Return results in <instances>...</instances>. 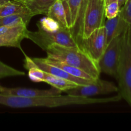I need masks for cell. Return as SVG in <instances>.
I'll list each match as a JSON object with an SVG mask.
<instances>
[{"mask_svg":"<svg viewBox=\"0 0 131 131\" xmlns=\"http://www.w3.org/2000/svg\"><path fill=\"white\" fill-rule=\"evenodd\" d=\"M121 99L119 95L105 98H88L67 95L43 96V97H19L0 93V105L12 108L45 107H57L73 105H89L118 102Z\"/></svg>","mask_w":131,"mask_h":131,"instance_id":"obj_1","label":"cell"},{"mask_svg":"<svg viewBox=\"0 0 131 131\" xmlns=\"http://www.w3.org/2000/svg\"><path fill=\"white\" fill-rule=\"evenodd\" d=\"M45 51L48 58L79 68L95 79L100 78L101 72L98 63L79 46L53 44L49 46Z\"/></svg>","mask_w":131,"mask_h":131,"instance_id":"obj_2","label":"cell"},{"mask_svg":"<svg viewBox=\"0 0 131 131\" xmlns=\"http://www.w3.org/2000/svg\"><path fill=\"white\" fill-rule=\"evenodd\" d=\"M121 51L118 66L119 95L131 106V26L127 25L123 32Z\"/></svg>","mask_w":131,"mask_h":131,"instance_id":"obj_3","label":"cell"},{"mask_svg":"<svg viewBox=\"0 0 131 131\" xmlns=\"http://www.w3.org/2000/svg\"><path fill=\"white\" fill-rule=\"evenodd\" d=\"M27 39L30 40L44 51L53 44L79 46L71 29L66 27H62L55 31H47L39 28L35 31H29Z\"/></svg>","mask_w":131,"mask_h":131,"instance_id":"obj_4","label":"cell"},{"mask_svg":"<svg viewBox=\"0 0 131 131\" xmlns=\"http://www.w3.org/2000/svg\"><path fill=\"white\" fill-rule=\"evenodd\" d=\"M105 7L104 0H89L82 20L80 41L87 38L96 29L104 26Z\"/></svg>","mask_w":131,"mask_h":131,"instance_id":"obj_5","label":"cell"},{"mask_svg":"<svg viewBox=\"0 0 131 131\" xmlns=\"http://www.w3.org/2000/svg\"><path fill=\"white\" fill-rule=\"evenodd\" d=\"M123 33L112 40L106 46L101 58L98 62L101 72L117 79L120 58Z\"/></svg>","mask_w":131,"mask_h":131,"instance_id":"obj_6","label":"cell"},{"mask_svg":"<svg viewBox=\"0 0 131 131\" xmlns=\"http://www.w3.org/2000/svg\"><path fill=\"white\" fill-rule=\"evenodd\" d=\"M118 92V87L113 83L98 78L95 81L87 84L77 85L66 91L67 95L77 97L91 98L95 95H105Z\"/></svg>","mask_w":131,"mask_h":131,"instance_id":"obj_7","label":"cell"},{"mask_svg":"<svg viewBox=\"0 0 131 131\" xmlns=\"http://www.w3.org/2000/svg\"><path fill=\"white\" fill-rule=\"evenodd\" d=\"M78 46L98 63L106 47V34L104 26L94 31L87 38L81 40Z\"/></svg>","mask_w":131,"mask_h":131,"instance_id":"obj_8","label":"cell"},{"mask_svg":"<svg viewBox=\"0 0 131 131\" xmlns=\"http://www.w3.org/2000/svg\"><path fill=\"white\" fill-rule=\"evenodd\" d=\"M23 53L24 55V60H26L30 64L37 67V68L42 70L44 72L48 73V74L59 77V78H63V79H68V80L74 82V83H77L79 85L87 84L95 81L87 80V79L78 78L73 76L64 70H63L62 69L48 62L45 58H30L27 56L26 54H24V52H23Z\"/></svg>","mask_w":131,"mask_h":131,"instance_id":"obj_9","label":"cell"},{"mask_svg":"<svg viewBox=\"0 0 131 131\" xmlns=\"http://www.w3.org/2000/svg\"><path fill=\"white\" fill-rule=\"evenodd\" d=\"M29 30L27 26L19 25L12 27L10 30L0 35V47H11L18 48L23 52L21 43L23 39L26 38Z\"/></svg>","mask_w":131,"mask_h":131,"instance_id":"obj_10","label":"cell"},{"mask_svg":"<svg viewBox=\"0 0 131 131\" xmlns=\"http://www.w3.org/2000/svg\"><path fill=\"white\" fill-rule=\"evenodd\" d=\"M62 91L56 88L52 87L49 90H39L28 88H6L3 94L11 95L19 97H43V96H54L61 95Z\"/></svg>","mask_w":131,"mask_h":131,"instance_id":"obj_11","label":"cell"},{"mask_svg":"<svg viewBox=\"0 0 131 131\" xmlns=\"http://www.w3.org/2000/svg\"><path fill=\"white\" fill-rule=\"evenodd\" d=\"M127 25L128 24L123 19L120 13L115 17L107 19L104 23L106 34V46L112 40L121 35Z\"/></svg>","mask_w":131,"mask_h":131,"instance_id":"obj_12","label":"cell"},{"mask_svg":"<svg viewBox=\"0 0 131 131\" xmlns=\"http://www.w3.org/2000/svg\"><path fill=\"white\" fill-rule=\"evenodd\" d=\"M56 0H23L20 1L33 16L47 15L49 9Z\"/></svg>","mask_w":131,"mask_h":131,"instance_id":"obj_13","label":"cell"},{"mask_svg":"<svg viewBox=\"0 0 131 131\" xmlns=\"http://www.w3.org/2000/svg\"><path fill=\"white\" fill-rule=\"evenodd\" d=\"M68 28L71 29L75 25L79 15L81 0H62Z\"/></svg>","mask_w":131,"mask_h":131,"instance_id":"obj_14","label":"cell"},{"mask_svg":"<svg viewBox=\"0 0 131 131\" xmlns=\"http://www.w3.org/2000/svg\"><path fill=\"white\" fill-rule=\"evenodd\" d=\"M46 61L52 64V65L57 66V67L60 68V69H62L67 73H68L70 75H73V76L76 77L78 78H82V79H87V80L91 81H95L96 79H94L92 76L83 71L82 69L77 68L76 67L72 66V65H68V64L66 63L63 62V61H59V60H55V59L50 58H45Z\"/></svg>","mask_w":131,"mask_h":131,"instance_id":"obj_15","label":"cell"},{"mask_svg":"<svg viewBox=\"0 0 131 131\" xmlns=\"http://www.w3.org/2000/svg\"><path fill=\"white\" fill-rule=\"evenodd\" d=\"M42 82L48 83L52 87L57 88L62 92H64L74 88L77 85H79V84L68 80V79L59 78V77L51 75V74L44 72L43 76L42 78Z\"/></svg>","mask_w":131,"mask_h":131,"instance_id":"obj_16","label":"cell"},{"mask_svg":"<svg viewBox=\"0 0 131 131\" xmlns=\"http://www.w3.org/2000/svg\"><path fill=\"white\" fill-rule=\"evenodd\" d=\"M24 14L30 13L20 1H14L12 0L6 3L0 5V17L14 14Z\"/></svg>","mask_w":131,"mask_h":131,"instance_id":"obj_17","label":"cell"},{"mask_svg":"<svg viewBox=\"0 0 131 131\" xmlns=\"http://www.w3.org/2000/svg\"><path fill=\"white\" fill-rule=\"evenodd\" d=\"M33 15L30 14H14L0 17V26H16L19 25L28 26Z\"/></svg>","mask_w":131,"mask_h":131,"instance_id":"obj_18","label":"cell"},{"mask_svg":"<svg viewBox=\"0 0 131 131\" xmlns=\"http://www.w3.org/2000/svg\"><path fill=\"white\" fill-rule=\"evenodd\" d=\"M46 16L56 20L62 26L68 28L65 11L62 0H56L51 5Z\"/></svg>","mask_w":131,"mask_h":131,"instance_id":"obj_19","label":"cell"},{"mask_svg":"<svg viewBox=\"0 0 131 131\" xmlns=\"http://www.w3.org/2000/svg\"><path fill=\"white\" fill-rule=\"evenodd\" d=\"M88 2L89 0H81L80 9L79 15H78V19H77V23H76L74 26L71 29L72 32V34H73V37H74L75 40H77V43H78V42L80 40L82 20H83V15H84L85 12H86V7H87Z\"/></svg>","mask_w":131,"mask_h":131,"instance_id":"obj_20","label":"cell"},{"mask_svg":"<svg viewBox=\"0 0 131 131\" xmlns=\"http://www.w3.org/2000/svg\"><path fill=\"white\" fill-rule=\"evenodd\" d=\"M37 28L39 29L47 31H55L63 27L60 25L56 20L48 16L42 18L39 21L37 22Z\"/></svg>","mask_w":131,"mask_h":131,"instance_id":"obj_21","label":"cell"},{"mask_svg":"<svg viewBox=\"0 0 131 131\" xmlns=\"http://www.w3.org/2000/svg\"><path fill=\"white\" fill-rule=\"evenodd\" d=\"M25 74L24 72L17 70L0 61V79L7 77L23 76Z\"/></svg>","mask_w":131,"mask_h":131,"instance_id":"obj_22","label":"cell"},{"mask_svg":"<svg viewBox=\"0 0 131 131\" xmlns=\"http://www.w3.org/2000/svg\"><path fill=\"white\" fill-rule=\"evenodd\" d=\"M120 12V8L118 1H113L105 5V15L107 19L116 17Z\"/></svg>","mask_w":131,"mask_h":131,"instance_id":"obj_23","label":"cell"},{"mask_svg":"<svg viewBox=\"0 0 131 131\" xmlns=\"http://www.w3.org/2000/svg\"><path fill=\"white\" fill-rule=\"evenodd\" d=\"M119 13L127 24L131 26V0H126Z\"/></svg>","mask_w":131,"mask_h":131,"instance_id":"obj_24","label":"cell"},{"mask_svg":"<svg viewBox=\"0 0 131 131\" xmlns=\"http://www.w3.org/2000/svg\"><path fill=\"white\" fill-rule=\"evenodd\" d=\"M104 1H105V5H106L107 4L113 2V1H118V0H104Z\"/></svg>","mask_w":131,"mask_h":131,"instance_id":"obj_25","label":"cell"},{"mask_svg":"<svg viewBox=\"0 0 131 131\" xmlns=\"http://www.w3.org/2000/svg\"><path fill=\"white\" fill-rule=\"evenodd\" d=\"M12 1V0H0V5H3V4L9 2V1Z\"/></svg>","mask_w":131,"mask_h":131,"instance_id":"obj_26","label":"cell"},{"mask_svg":"<svg viewBox=\"0 0 131 131\" xmlns=\"http://www.w3.org/2000/svg\"><path fill=\"white\" fill-rule=\"evenodd\" d=\"M5 90H6V87L2 86L0 85V93H3V92H4Z\"/></svg>","mask_w":131,"mask_h":131,"instance_id":"obj_27","label":"cell"},{"mask_svg":"<svg viewBox=\"0 0 131 131\" xmlns=\"http://www.w3.org/2000/svg\"><path fill=\"white\" fill-rule=\"evenodd\" d=\"M12 1H23V0H12Z\"/></svg>","mask_w":131,"mask_h":131,"instance_id":"obj_28","label":"cell"}]
</instances>
